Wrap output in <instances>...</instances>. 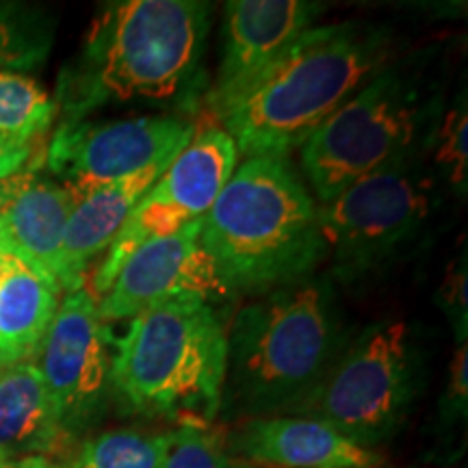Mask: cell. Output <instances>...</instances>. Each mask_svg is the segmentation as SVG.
<instances>
[{
    "mask_svg": "<svg viewBox=\"0 0 468 468\" xmlns=\"http://www.w3.org/2000/svg\"><path fill=\"white\" fill-rule=\"evenodd\" d=\"M336 286L313 273L239 308L226 327L228 420L291 417L314 393L354 336Z\"/></svg>",
    "mask_w": 468,
    "mask_h": 468,
    "instance_id": "1",
    "label": "cell"
},
{
    "mask_svg": "<svg viewBox=\"0 0 468 468\" xmlns=\"http://www.w3.org/2000/svg\"><path fill=\"white\" fill-rule=\"evenodd\" d=\"M226 382V324L200 297L134 314L111 343V397L133 414L210 423Z\"/></svg>",
    "mask_w": 468,
    "mask_h": 468,
    "instance_id": "5",
    "label": "cell"
},
{
    "mask_svg": "<svg viewBox=\"0 0 468 468\" xmlns=\"http://www.w3.org/2000/svg\"><path fill=\"white\" fill-rule=\"evenodd\" d=\"M210 33L200 0H122L98 14L79 55L58 74L63 122L124 102L183 101L196 85Z\"/></svg>",
    "mask_w": 468,
    "mask_h": 468,
    "instance_id": "2",
    "label": "cell"
},
{
    "mask_svg": "<svg viewBox=\"0 0 468 468\" xmlns=\"http://www.w3.org/2000/svg\"><path fill=\"white\" fill-rule=\"evenodd\" d=\"M35 150H37V145L0 137V183L31 172Z\"/></svg>",
    "mask_w": 468,
    "mask_h": 468,
    "instance_id": "26",
    "label": "cell"
},
{
    "mask_svg": "<svg viewBox=\"0 0 468 468\" xmlns=\"http://www.w3.org/2000/svg\"><path fill=\"white\" fill-rule=\"evenodd\" d=\"M224 441L232 458L273 468H379L382 455L321 420L261 417L234 423Z\"/></svg>",
    "mask_w": 468,
    "mask_h": 468,
    "instance_id": "14",
    "label": "cell"
},
{
    "mask_svg": "<svg viewBox=\"0 0 468 468\" xmlns=\"http://www.w3.org/2000/svg\"><path fill=\"white\" fill-rule=\"evenodd\" d=\"M200 243L230 295H262L325 261L319 204L289 156H251L202 219Z\"/></svg>",
    "mask_w": 468,
    "mask_h": 468,
    "instance_id": "4",
    "label": "cell"
},
{
    "mask_svg": "<svg viewBox=\"0 0 468 468\" xmlns=\"http://www.w3.org/2000/svg\"><path fill=\"white\" fill-rule=\"evenodd\" d=\"M74 204V191L61 183L37 178L33 169L0 208V251L44 278L58 295V256Z\"/></svg>",
    "mask_w": 468,
    "mask_h": 468,
    "instance_id": "16",
    "label": "cell"
},
{
    "mask_svg": "<svg viewBox=\"0 0 468 468\" xmlns=\"http://www.w3.org/2000/svg\"><path fill=\"white\" fill-rule=\"evenodd\" d=\"M111 343L90 289L68 292L58 302L35 365L69 442L102 417L111 399Z\"/></svg>",
    "mask_w": 468,
    "mask_h": 468,
    "instance_id": "11",
    "label": "cell"
},
{
    "mask_svg": "<svg viewBox=\"0 0 468 468\" xmlns=\"http://www.w3.org/2000/svg\"><path fill=\"white\" fill-rule=\"evenodd\" d=\"M468 267H466V251H462L447 269L441 284V308L444 317L453 327L455 345L466 343L468 330V303H466V286H468Z\"/></svg>",
    "mask_w": 468,
    "mask_h": 468,
    "instance_id": "24",
    "label": "cell"
},
{
    "mask_svg": "<svg viewBox=\"0 0 468 468\" xmlns=\"http://www.w3.org/2000/svg\"><path fill=\"white\" fill-rule=\"evenodd\" d=\"M441 176L430 154H412L356 180L319 204V226L330 278L354 284L401 261L434 218Z\"/></svg>",
    "mask_w": 468,
    "mask_h": 468,
    "instance_id": "7",
    "label": "cell"
},
{
    "mask_svg": "<svg viewBox=\"0 0 468 468\" xmlns=\"http://www.w3.org/2000/svg\"><path fill=\"white\" fill-rule=\"evenodd\" d=\"M196 133V124L178 115L61 122L46 150V167L79 197L176 159Z\"/></svg>",
    "mask_w": 468,
    "mask_h": 468,
    "instance_id": "10",
    "label": "cell"
},
{
    "mask_svg": "<svg viewBox=\"0 0 468 468\" xmlns=\"http://www.w3.org/2000/svg\"><path fill=\"white\" fill-rule=\"evenodd\" d=\"M167 431L107 430L87 438L58 468H163Z\"/></svg>",
    "mask_w": 468,
    "mask_h": 468,
    "instance_id": "20",
    "label": "cell"
},
{
    "mask_svg": "<svg viewBox=\"0 0 468 468\" xmlns=\"http://www.w3.org/2000/svg\"><path fill=\"white\" fill-rule=\"evenodd\" d=\"M466 131V98L462 93V98H458L452 107L444 109L430 150L431 165H434L438 176H441V180H447L458 193H464L468 183Z\"/></svg>",
    "mask_w": 468,
    "mask_h": 468,
    "instance_id": "22",
    "label": "cell"
},
{
    "mask_svg": "<svg viewBox=\"0 0 468 468\" xmlns=\"http://www.w3.org/2000/svg\"><path fill=\"white\" fill-rule=\"evenodd\" d=\"M58 308V292L20 261L0 265V371L37 358Z\"/></svg>",
    "mask_w": 468,
    "mask_h": 468,
    "instance_id": "18",
    "label": "cell"
},
{
    "mask_svg": "<svg viewBox=\"0 0 468 468\" xmlns=\"http://www.w3.org/2000/svg\"><path fill=\"white\" fill-rule=\"evenodd\" d=\"M55 27L39 7L0 3V72H28L48 58Z\"/></svg>",
    "mask_w": 468,
    "mask_h": 468,
    "instance_id": "21",
    "label": "cell"
},
{
    "mask_svg": "<svg viewBox=\"0 0 468 468\" xmlns=\"http://www.w3.org/2000/svg\"><path fill=\"white\" fill-rule=\"evenodd\" d=\"M444 109L425 55L386 63L302 145V169L319 204L390 163L430 154Z\"/></svg>",
    "mask_w": 468,
    "mask_h": 468,
    "instance_id": "6",
    "label": "cell"
},
{
    "mask_svg": "<svg viewBox=\"0 0 468 468\" xmlns=\"http://www.w3.org/2000/svg\"><path fill=\"white\" fill-rule=\"evenodd\" d=\"M466 343L455 345L452 360V373H449L447 393L442 399V417L453 423L466 420V401H468V368H466Z\"/></svg>",
    "mask_w": 468,
    "mask_h": 468,
    "instance_id": "25",
    "label": "cell"
},
{
    "mask_svg": "<svg viewBox=\"0 0 468 468\" xmlns=\"http://www.w3.org/2000/svg\"><path fill=\"white\" fill-rule=\"evenodd\" d=\"M58 115L55 98L22 72H0V137L37 145Z\"/></svg>",
    "mask_w": 468,
    "mask_h": 468,
    "instance_id": "19",
    "label": "cell"
},
{
    "mask_svg": "<svg viewBox=\"0 0 468 468\" xmlns=\"http://www.w3.org/2000/svg\"><path fill=\"white\" fill-rule=\"evenodd\" d=\"M5 462H9V458L5 453H0V464H5Z\"/></svg>",
    "mask_w": 468,
    "mask_h": 468,
    "instance_id": "29",
    "label": "cell"
},
{
    "mask_svg": "<svg viewBox=\"0 0 468 468\" xmlns=\"http://www.w3.org/2000/svg\"><path fill=\"white\" fill-rule=\"evenodd\" d=\"M163 468H245L226 452L224 441L207 423H178L167 431Z\"/></svg>",
    "mask_w": 468,
    "mask_h": 468,
    "instance_id": "23",
    "label": "cell"
},
{
    "mask_svg": "<svg viewBox=\"0 0 468 468\" xmlns=\"http://www.w3.org/2000/svg\"><path fill=\"white\" fill-rule=\"evenodd\" d=\"M423 354L408 321H379L349 338L335 367L291 417L330 425L376 449L406 423L423 388Z\"/></svg>",
    "mask_w": 468,
    "mask_h": 468,
    "instance_id": "8",
    "label": "cell"
},
{
    "mask_svg": "<svg viewBox=\"0 0 468 468\" xmlns=\"http://www.w3.org/2000/svg\"><path fill=\"white\" fill-rule=\"evenodd\" d=\"M0 468H58V464L55 460L44 458V455H28V458L5 462V464H0Z\"/></svg>",
    "mask_w": 468,
    "mask_h": 468,
    "instance_id": "27",
    "label": "cell"
},
{
    "mask_svg": "<svg viewBox=\"0 0 468 468\" xmlns=\"http://www.w3.org/2000/svg\"><path fill=\"white\" fill-rule=\"evenodd\" d=\"M390 55L393 33L379 25L313 27L215 117L245 159L289 156L390 63Z\"/></svg>",
    "mask_w": 468,
    "mask_h": 468,
    "instance_id": "3",
    "label": "cell"
},
{
    "mask_svg": "<svg viewBox=\"0 0 468 468\" xmlns=\"http://www.w3.org/2000/svg\"><path fill=\"white\" fill-rule=\"evenodd\" d=\"M0 265H3V251H0Z\"/></svg>",
    "mask_w": 468,
    "mask_h": 468,
    "instance_id": "30",
    "label": "cell"
},
{
    "mask_svg": "<svg viewBox=\"0 0 468 468\" xmlns=\"http://www.w3.org/2000/svg\"><path fill=\"white\" fill-rule=\"evenodd\" d=\"M69 444L35 360L0 371V453L9 460L28 455L55 460Z\"/></svg>",
    "mask_w": 468,
    "mask_h": 468,
    "instance_id": "17",
    "label": "cell"
},
{
    "mask_svg": "<svg viewBox=\"0 0 468 468\" xmlns=\"http://www.w3.org/2000/svg\"><path fill=\"white\" fill-rule=\"evenodd\" d=\"M202 221L142 245L124 261L109 291L98 297L104 324L133 319L154 303L200 297L213 303L230 295L200 243Z\"/></svg>",
    "mask_w": 468,
    "mask_h": 468,
    "instance_id": "12",
    "label": "cell"
},
{
    "mask_svg": "<svg viewBox=\"0 0 468 468\" xmlns=\"http://www.w3.org/2000/svg\"><path fill=\"white\" fill-rule=\"evenodd\" d=\"M239 152L230 134L213 126L197 131L139 200L93 273L90 291L102 297L122 265L142 245L202 221L237 169Z\"/></svg>",
    "mask_w": 468,
    "mask_h": 468,
    "instance_id": "9",
    "label": "cell"
},
{
    "mask_svg": "<svg viewBox=\"0 0 468 468\" xmlns=\"http://www.w3.org/2000/svg\"><path fill=\"white\" fill-rule=\"evenodd\" d=\"M31 172H33V169H31ZM31 172H27V174H22V176H16V178L3 180V183H0V208H3L5 204L11 200V196H14L17 189H20V185L25 183V178Z\"/></svg>",
    "mask_w": 468,
    "mask_h": 468,
    "instance_id": "28",
    "label": "cell"
},
{
    "mask_svg": "<svg viewBox=\"0 0 468 468\" xmlns=\"http://www.w3.org/2000/svg\"><path fill=\"white\" fill-rule=\"evenodd\" d=\"M324 5L310 0H230L224 9V52L208 91L218 115L289 46L314 27Z\"/></svg>",
    "mask_w": 468,
    "mask_h": 468,
    "instance_id": "13",
    "label": "cell"
},
{
    "mask_svg": "<svg viewBox=\"0 0 468 468\" xmlns=\"http://www.w3.org/2000/svg\"><path fill=\"white\" fill-rule=\"evenodd\" d=\"M174 161V159H172ZM172 161H161L144 172L128 176L117 183L98 186L76 197L63 234L61 256H58L57 286L61 292L85 289L87 271L91 262L107 254L113 239L126 224L128 215Z\"/></svg>",
    "mask_w": 468,
    "mask_h": 468,
    "instance_id": "15",
    "label": "cell"
}]
</instances>
